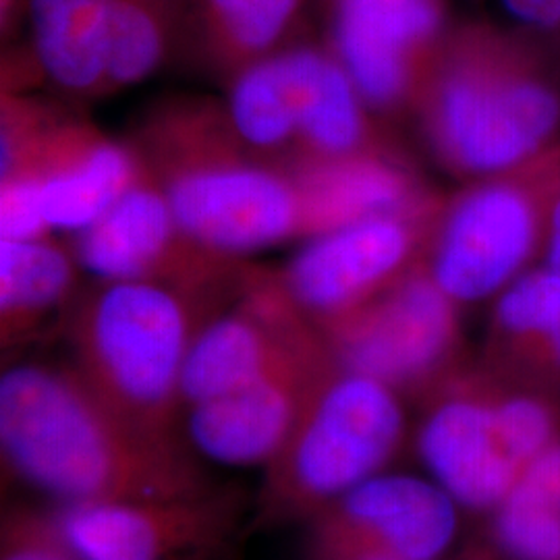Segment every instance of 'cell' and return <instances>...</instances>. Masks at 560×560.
Masks as SVG:
<instances>
[{"label": "cell", "mask_w": 560, "mask_h": 560, "mask_svg": "<svg viewBox=\"0 0 560 560\" xmlns=\"http://www.w3.org/2000/svg\"><path fill=\"white\" fill-rule=\"evenodd\" d=\"M0 446L21 480L67 504L177 501L210 492L179 439L125 420L78 370L9 368L0 378Z\"/></svg>", "instance_id": "obj_1"}, {"label": "cell", "mask_w": 560, "mask_h": 560, "mask_svg": "<svg viewBox=\"0 0 560 560\" xmlns=\"http://www.w3.org/2000/svg\"><path fill=\"white\" fill-rule=\"evenodd\" d=\"M436 159L488 179L548 152L560 94L525 42L486 25L446 36L413 106Z\"/></svg>", "instance_id": "obj_2"}, {"label": "cell", "mask_w": 560, "mask_h": 560, "mask_svg": "<svg viewBox=\"0 0 560 560\" xmlns=\"http://www.w3.org/2000/svg\"><path fill=\"white\" fill-rule=\"evenodd\" d=\"M145 164L185 235L235 258L303 235L293 175L245 159L229 117L208 106L173 108L150 127Z\"/></svg>", "instance_id": "obj_3"}, {"label": "cell", "mask_w": 560, "mask_h": 560, "mask_svg": "<svg viewBox=\"0 0 560 560\" xmlns=\"http://www.w3.org/2000/svg\"><path fill=\"white\" fill-rule=\"evenodd\" d=\"M201 295L150 280H104L71 320L78 374L110 409L177 439L180 374L200 324Z\"/></svg>", "instance_id": "obj_4"}, {"label": "cell", "mask_w": 560, "mask_h": 560, "mask_svg": "<svg viewBox=\"0 0 560 560\" xmlns=\"http://www.w3.org/2000/svg\"><path fill=\"white\" fill-rule=\"evenodd\" d=\"M402 430L395 388L332 358L312 382L279 455L266 465L264 511L270 517H316L381 471Z\"/></svg>", "instance_id": "obj_5"}, {"label": "cell", "mask_w": 560, "mask_h": 560, "mask_svg": "<svg viewBox=\"0 0 560 560\" xmlns=\"http://www.w3.org/2000/svg\"><path fill=\"white\" fill-rule=\"evenodd\" d=\"M560 148L497 177L480 179L442 206L428 241L425 268L455 303L506 289L546 245Z\"/></svg>", "instance_id": "obj_6"}, {"label": "cell", "mask_w": 560, "mask_h": 560, "mask_svg": "<svg viewBox=\"0 0 560 560\" xmlns=\"http://www.w3.org/2000/svg\"><path fill=\"white\" fill-rule=\"evenodd\" d=\"M2 177L30 175L50 229L81 233L148 171L140 154L40 106L2 96Z\"/></svg>", "instance_id": "obj_7"}, {"label": "cell", "mask_w": 560, "mask_h": 560, "mask_svg": "<svg viewBox=\"0 0 560 560\" xmlns=\"http://www.w3.org/2000/svg\"><path fill=\"white\" fill-rule=\"evenodd\" d=\"M314 324L339 365L395 390L441 378L459 340L457 303L423 260L372 300Z\"/></svg>", "instance_id": "obj_8"}, {"label": "cell", "mask_w": 560, "mask_h": 560, "mask_svg": "<svg viewBox=\"0 0 560 560\" xmlns=\"http://www.w3.org/2000/svg\"><path fill=\"white\" fill-rule=\"evenodd\" d=\"M73 256L102 280H150L210 295L233 261L185 235L150 168L98 221L75 233Z\"/></svg>", "instance_id": "obj_9"}, {"label": "cell", "mask_w": 560, "mask_h": 560, "mask_svg": "<svg viewBox=\"0 0 560 560\" xmlns=\"http://www.w3.org/2000/svg\"><path fill=\"white\" fill-rule=\"evenodd\" d=\"M441 210L425 217L353 222L312 237L289 261L280 284L310 320L340 316L421 261Z\"/></svg>", "instance_id": "obj_10"}, {"label": "cell", "mask_w": 560, "mask_h": 560, "mask_svg": "<svg viewBox=\"0 0 560 560\" xmlns=\"http://www.w3.org/2000/svg\"><path fill=\"white\" fill-rule=\"evenodd\" d=\"M442 0H332V44L372 110L413 108L441 52Z\"/></svg>", "instance_id": "obj_11"}, {"label": "cell", "mask_w": 560, "mask_h": 560, "mask_svg": "<svg viewBox=\"0 0 560 560\" xmlns=\"http://www.w3.org/2000/svg\"><path fill=\"white\" fill-rule=\"evenodd\" d=\"M237 504L206 492L177 501L67 504L57 517L80 560H187L224 540Z\"/></svg>", "instance_id": "obj_12"}, {"label": "cell", "mask_w": 560, "mask_h": 560, "mask_svg": "<svg viewBox=\"0 0 560 560\" xmlns=\"http://www.w3.org/2000/svg\"><path fill=\"white\" fill-rule=\"evenodd\" d=\"M418 444L434 481L469 509H499L523 474L502 441L497 399L471 382H451L442 390Z\"/></svg>", "instance_id": "obj_13"}, {"label": "cell", "mask_w": 560, "mask_h": 560, "mask_svg": "<svg viewBox=\"0 0 560 560\" xmlns=\"http://www.w3.org/2000/svg\"><path fill=\"white\" fill-rule=\"evenodd\" d=\"M457 504L439 481L376 474L322 509L312 527L400 560H436L457 536Z\"/></svg>", "instance_id": "obj_14"}, {"label": "cell", "mask_w": 560, "mask_h": 560, "mask_svg": "<svg viewBox=\"0 0 560 560\" xmlns=\"http://www.w3.org/2000/svg\"><path fill=\"white\" fill-rule=\"evenodd\" d=\"M332 361L326 342L258 382L187 407V434L201 455L226 465H268L289 439L301 405Z\"/></svg>", "instance_id": "obj_15"}, {"label": "cell", "mask_w": 560, "mask_h": 560, "mask_svg": "<svg viewBox=\"0 0 560 560\" xmlns=\"http://www.w3.org/2000/svg\"><path fill=\"white\" fill-rule=\"evenodd\" d=\"M303 203V235L318 237L381 217H425L442 208L388 150L339 161L291 162Z\"/></svg>", "instance_id": "obj_16"}, {"label": "cell", "mask_w": 560, "mask_h": 560, "mask_svg": "<svg viewBox=\"0 0 560 560\" xmlns=\"http://www.w3.org/2000/svg\"><path fill=\"white\" fill-rule=\"evenodd\" d=\"M36 57L62 90L108 92V0H30Z\"/></svg>", "instance_id": "obj_17"}, {"label": "cell", "mask_w": 560, "mask_h": 560, "mask_svg": "<svg viewBox=\"0 0 560 560\" xmlns=\"http://www.w3.org/2000/svg\"><path fill=\"white\" fill-rule=\"evenodd\" d=\"M301 110V50L268 55L241 69L231 90L229 122L243 145L261 154L298 143Z\"/></svg>", "instance_id": "obj_18"}, {"label": "cell", "mask_w": 560, "mask_h": 560, "mask_svg": "<svg viewBox=\"0 0 560 560\" xmlns=\"http://www.w3.org/2000/svg\"><path fill=\"white\" fill-rule=\"evenodd\" d=\"M75 280L71 256L46 240L0 243L2 345L25 339L69 298Z\"/></svg>", "instance_id": "obj_19"}, {"label": "cell", "mask_w": 560, "mask_h": 560, "mask_svg": "<svg viewBox=\"0 0 560 560\" xmlns=\"http://www.w3.org/2000/svg\"><path fill=\"white\" fill-rule=\"evenodd\" d=\"M300 9V0H206L214 57L241 69L268 57Z\"/></svg>", "instance_id": "obj_20"}, {"label": "cell", "mask_w": 560, "mask_h": 560, "mask_svg": "<svg viewBox=\"0 0 560 560\" xmlns=\"http://www.w3.org/2000/svg\"><path fill=\"white\" fill-rule=\"evenodd\" d=\"M166 55L159 0H108V90L145 80Z\"/></svg>", "instance_id": "obj_21"}, {"label": "cell", "mask_w": 560, "mask_h": 560, "mask_svg": "<svg viewBox=\"0 0 560 560\" xmlns=\"http://www.w3.org/2000/svg\"><path fill=\"white\" fill-rule=\"evenodd\" d=\"M502 337L532 345L544 360L560 337V275L550 268L513 280L497 303Z\"/></svg>", "instance_id": "obj_22"}, {"label": "cell", "mask_w": 560, "mask_h": 560, "mask_svg": "<svg viewBox=\"0 0 560 560\" xmlns=\"http://www.w3.org/2000/svg\"><path fill=\"white\" fill-rule=\"evenodd\" d=\"M497 538L513 560H560V509L520 480L499 504Z\"/></svg>", "instance_id": "obj_23"}, {"label": "cell", "mask_w": 560, "mask_h": 560, "mask_svg": "<svg viewBox=\"0 0 560 560\" xmlns=\"http://www.w3.org/2000/svg\"><path fill=\"white\" fill-rule=\"evenodd\" d=\"M497 420L502 441L523 469L555 442V416L536 397L511 395L497 399Z\"/></svg>", "instance_id": "obj_24"}, {"label": "cell", "mask_w": 560, "mask_h": 560, "mask_svg": "<svg viewBox=\"0 0 560 560\" xmlns=\"http://www.w3.org/2000/svg\"><path fill=\"white\" fill-rule=\"evenodd\" d=\"M0 560H80L62 538L57 521L13 513L2 523Z\"/></svg>", "instance_id": "obj_25"}, {"label": "cell", "mask_w": 560, "mask_h": 560, "mask_svg": "<svg viewBox=\"0 0 560 560\" xmlns=\"http://www.w3.org/2000/svg\"><path fill=\"white\" fill-rule=\"evenodd\" d=\"M0 233L7 241L44 240L50 231L42 210L40 187L30 175H4L0 187Z\"/></svg>", "instance_id": "obj_26"}, {"label": "cell", "mask_w": 560, "mask_h": 560, "mask_svg": "<svg viewBox=\"0 0 560 560\" xmlns=\"http://www.w3.org/2000/svg\"><path fill=\"white\" fill-rule=\"evenodd\" d=\"M312 560H400L384 550L347 540L328 532L312 529Z\"/></svg>", "instance_id": "obj_27"}, {"label": "cell", "mask_w": 560, "mask_h": 560, "mask_svg": "<svg viewBox=\"0 0 560 560\" xmlns=\"http://www.w3.org/2000/svg\"><path fill=\"white\" fill-rule=\"evenodd\" d=\"M520 480L560 509L559 442H552L546 451H541L540 455L523 469Z\"/></svg>", "instance_id": "obj_28"}, {"label": "cell", "mask_w": 560, "mask_h": 560, "mask_svg": "<svg viewBox=\"0 0 560 560\" xmlns=\"http://www.w3.org/2000/svg\"><path fill=\"white\" fill-rule=\"evenodd\" d=\"M513 20L538 32H560V0H501Z\"/></svg>", "instance_id": "obj_29"}, {"label": "cell", "mask_w": 560, "mask_h": 560, "mask_svg": "<svg viewBox=\"0 0 560 560\" xmlns=\"http://www.w3.org/2000/svg\"><path fill=\"white\" fill-rule=\"evenodd\" d=\"M546 260L552 272L560 275V175L552 191L550 214H548V233H546Z\"/></svg>", "instance_id": "obj_30"}]
</instances>
